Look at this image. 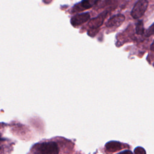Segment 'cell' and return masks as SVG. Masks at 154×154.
Returning <instances> with one entry per match:
<instances>
[{
    "label": "cell",
    "instance_id": "obj_1",
    "mask_svg": "<svg viewBox=\"0 0 154 154\" xmlns=\"http://www.w3.org/2000/svg\"><path fill=\"white\" fill-rule=\"evenodd\" d=\"M35 154H58L59 149L55 142H45L35 147Z\"/></svg>",
    "mask_w": 154,
    "mask_h": 154
},
{
    "label": "cell",
    "instance_id": "obj_9",
    "mask_svg": "<svg viewBox=\"0 0 154 154\" xmlns=\"http://www.w3.org/2000/svg\"><path fill=\"white\" fill-rule=\"evenodd\" d=\"M153 34H154V23L145 32V37H149Z\"/></svg>",
    "mask_w": 154,
    "mask_h": 154
},
{
    "label": "cell",
    "instance_id": "obj_3",
    "mask_svg": "<svg viewBox=\"0 0 154 154\" xmlns=\"http://www.w3.org/2000/svg\"><path fill=\"white\" fill-rule=\"evenodd\" d=\"M100 0H82L73 7L71 10V13H74L81 12L85 10L91 8L94 5H95Z\"/></svg>",
    "mask_w": 154,
    "mask_h": 154
},
{
    "label": "cell",
    "instance_id": "obj_5",
    "mask_svg": "<svg viewBox=\"0 0 154 154\" xmlns=\"http://www.w3.org/2000/svg\"><path fill=\"white\" fill-rule=\"evenodd\" d=\"M108 12L107 11H103L99 14L97 17L91 19L88 23V26L90 29H99V28L103 24Z\"/></svg>",
    "mask_w": 154,
    "mask_h": 154
},
{
    "label": "cell",
    "instance_id": "obj_10",
    "mask_svg": "<svg viewBox=\"0 0 154 154\" xmlns=\"http://www.w3.org/2000/svg\"><path fill=\"white\" fill-rule=\"evenodd\" d=\"M135 154H146L144 148L141 147H137L134 150Z\"/></svg>",
    "mask_w": 154,
    "mask_h": 154
},
{
    "label": "cell",
    "instance_id": "obj_7",
    "mask_svg": "<svg viewBox=\"0 0 154 154\" xmlns=\"http://www.w3.org/2000/svg\"><path fill=\"white\" fill-rule=\"evenodd\" d=\"M106 149L109 152H115L121 149L122 145L119 142L111 141L106 144Z\"/></svg>",
    "mask_w": 154,
    "mask_h": 154
},
{
    "label": "cell",
    "instance_id": "obj_11",
    "mask_svg": "<svg viewBox=\"0 0 154 154\" xmlns=\"http://www.w3.org/2000/svg\"><path fill=\"white\" fill-rule=\"evenodd\" d=\"M98 31L99 29H90V30L88 31V34L91 37H93L97 34Z\"/></svg>",
    "mask_w": 154,
    "mask_h": 154
},
{
    "label": "cell",
    "instance_id": "obj_12",
    "mask_svg": "<svg viewBox=\"0 0 154 154\" xmlns=\"http://www.w3.org/2000/svg\"><path fill=\"white\" fill-rule=\"evenodd\" d=\"M119 154H132V153L130 150H124V151L121 152Z\"/></svg>",
    "mask_w": 154,
    "mask_h": 154
},
{
    "label": "cell",
    "instance_id": "obj_6",
    "mask_svg": "<svg viewBox=\"0 0 154 154\" xmlns=\"http://www.w3.org/2000/svg\"><path fill=\"white\" fill-rule=\"evenodd\" d=\"M125 20L123 14H117L110 17L105 23V25L108 28H117L120 26Z\"/></svg>",
    "mask_w": 154,
    "mask_h": 154
},
{
    "label": "cell",
    "instance_id": "obj_8",
    "mask_svg": "<svg viewBox=\"0 0 154 154\" xmlns=\"http://www.w3.org/2000/svg\"><path fill=\"white\" fill-rule=\"evenodd\" d=\"M135 32L137 35H142L144 33V28L143 22L142 20H139L136 23Z\"/></svg>",
    "mask_w": 154,
    "mask_h": 154
},
{
    "label": "cell",
    "instance_id": "obj_4",
    "mask_svg": "<svg viewBox=\"0 0 154 154\" xmlns=\"http://www.w3.org/2000/svg\"><path fill=\"white\" fill-rule=\"evenodd\" d=\"M90 18V14L89 13H78L73 16L70 19V23L73 26H78L82 25L89 20Z\"/></svg>",
    "mask_w": 154,
    "mask_h": 154
},
{
    "label": "cell",
    "instance_id": "obj_13",
    "mask_svg": "<svg viewBox=\"0 0 154 154\" xmlns=\"http://www.w3.org/2000/svg\"><path fill=\"white\" fill-rule=\"evenodd\" d=\"M150 50L152 51H154V41L153 42V43H152V45L150 46Z\"/></svg>",
    "mask_w": 154,
    "mask_h": 154
},
{
    "label": "cell",
    "instance_id": "obj_2",
    "mask_svg": "<svg viewBox=\"0 0 154 154\" xmlns=\"http://www.w3.org/2000/svg\"><path fill=\"white\" fill-rule=\"evenodd\" d=\"M148 5L149 2L147 0H138L131 12V15L132 18L137 19L142 17L145 13Z\"/></svg>",
    "mask_w": 154,
    "mask_h": 154
}]
</instances>
